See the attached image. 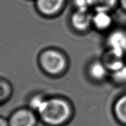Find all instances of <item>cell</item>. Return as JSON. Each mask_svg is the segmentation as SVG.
I'll return each instance as SVG.
<instances>
[{"label":"cell","instance_id":"obj_13","mask_svg":"<svg viewBox=\"0 0 126 126\" xmlns=\"http://www.w3.org/2000/svg\"><path fill=\"white\" fill-rule=\"evenodd\" d=\"M113 77L119 82H126V65L113 72Z\"/></svg>","mask_w":126,"mask_h":126},{"label":"cell","instance_id":"obj_1","mask_svg":"<svg viewBox=\"0 0 126 126\" xmlns=\"http://www.w3.org/2000/svg\"><path fill=\"white\" fill-rule=\"evenodd\" d=\"M30 106L37 111L41 119L51 126H59L70 115V107L61 99L44 100L41 97H34L31 100Z\"/></svg>","mask_w":126,"mask_h":126},{"label":"cell","instance_id":"obj_2","mask_svg":"<svg viewBox=\"0 0 126 126\" xmlns=\"http://www.w3.org/2000/svg\"><path fill=\"white\" fill-rule=\"evenodd\" d=\"M39 63L42 69L46 73L56 75L65 70L67 60L62 52L56 49H48L41 54Z\"/></svg>","mask_w":126,"mask_h":126},{"label":"cell","instance_id":"obj_5","mask_svg":"<svg viewBox=\"0 0 126 126\" xmlns=\"http://www.w3.org/2000/svg\"><path fill=\"white\" fill-rule=\"evenodd\" d=\"M71 24L76 30L85 31L92 24V16L88 12L76 10L71 16Z\"/></svg>","mask_w":126,"mask_h":126},{"label":"cell","instance_id":"obj_8","mask_svg":"<svg viewBox=\"0 0 126 126\" xmlns=\"http://www.w3.org/2000/svg\"><path fill=\"white\" fill-rule=\"evenodd\" d=\"M112 23V17L108 11H96V14L92 16V25L99 30H107Z\"/></svg>","mask_w":126,"mask_h":126},{"label":"cell","instance_id":"obj_4","mask_svg":"<svg viewBox=\"0 0 126 126\" xmlns=\"http://www.w3.org/2000/svg\"><path fill=\"white\" fill-rule=\"evenodd\" d=\"M8 123L9 126H35L36 119L30 110L20 109L12 114Z\"/></svg>","mask_w":126,"mask_h":126},{"label":"cell","instance_id":"obj_10","mask_svg":"<svg viewBox=\"0 0 126 126\" xmlns=\"http://www.w3.org/2000/svg\"><path fill=\"white\" fill-rule=\"evenodd\" d=\"M107 71L108 69L103 63L98 61L92 63L89 68L90 74L92 77L96 79H101L105 77L107 74Z\"/></svg>","mask_w":126,"mask_h":126},{"label":"cell","instance_id":"obj_9","mask_svg":"<svg viewBox=\"0 0 126 126\" xmlns=\"http://www.w3.org/2000/svg\"><path fill=\"white\" fill-rule=\"evenodd\" d=\"M91 8H93L95 11L109 12L119 2V0H88Z\"/></svg>","mask_w":126,"mask_h":126},{"label":"cell","instance_id":"obj_6","mask_svg":"<svg viewBox=\"0 0 126 126\" xmlns=\"http://www.w3.org/2000/svg\"><path fill=\"white\" fill-rule=\"evenodd\" d=\"M123 54L115 52L112 49L105 54L102 63L108 70L116 71L125 65L123 60Z\"/></svg>","mask_w":126,"mask_h":126},{"label":"cell","instance_id":"obj_15","mask_svg":"<svg viewBox=\"0 0 126 126\" xmlns=\"http://www.w3.org/2000/svg\"><path fill=\"white\" fill-rule=\"evenodd\" d=\"M0 126H9L8 120L2 117H0Z\"/></svg>","mask_w":126,"mask_h":126},{"label":"cell","instance_id":"obj_12","mask_svg":"<svg viewBox=\"0 0 126 126\" xmlns=\"http://www.w3.org/2000/svg\"><path fill=\"white\" fill-rule=\"evenodd\" d=\"M11 93L10 85L6 81L0 79V103H2L8 99Z\"/></svg>","mask_w":126,"mask_h":126},{"label":"cell","instance_id":"obj_14","mask_svg":"<svg viewBox=\"0 0 126 126\" xmlns=\"http://www.w3.org/2000/svg\"><path fill=\"white\" fill-rule=\"evenodd\" d=\"M74 5L77 10L79 11L88 12L90 8H91L88 0H74Z\"/></svg>","mask_w":126,"mask_h":126},{"label":"cell","instance_id":"obj_16","mask_svg":"<svg viewBox=\"0 0 126 126\" xmlns=\"http://www.w3.org/2000/svg\"><path fill=\"white\" fill-rule=\"evenodd\" d=\"M119 2L120 3L121 7L126 11V0H119Z\"/></svg>","mask_w":126,"mask_h":126},{"label":"cell","instance_id":"obj_11","mask_svg":"<svg viewBox=\"0 0 126 126\" xmlns=\"http://www.w3.org/2000/svg\"><path fill=\"white\" fill-rule=\"evenodd\" d=\"M115 112L119 120L126 123V95L121 97L116 102Z\"/></svg>","mask_w":126,"mask_h":126},{"label":"cell","instance_id":"obj_7","mask_svg":"<svg viewBox=\"0 0 126 126\" xmlns=\"http://www.w3.org/2000/svg\"><path fill=\"white\" fill-rule=\"evenodd\" d=\"M109 44L110 49L124 54L126 51V35L122 31H115L110 35Z\"/></svg>","mask_w":126,"mask_h":126},{"label":"cell","instance_id":"obj_3","mask_svg":"<svg viewBox=\"0 0 126 126\" xmlns=\"http://www.w3.org/2000/svg\"><path fill=\"white\" fill-rule=\"evenodd\" d=\"M65 3V0H36V7L41 14L53 16L58 14Z\"/></svg>","mask_w":126,"mask_h":126}]
</instances>
